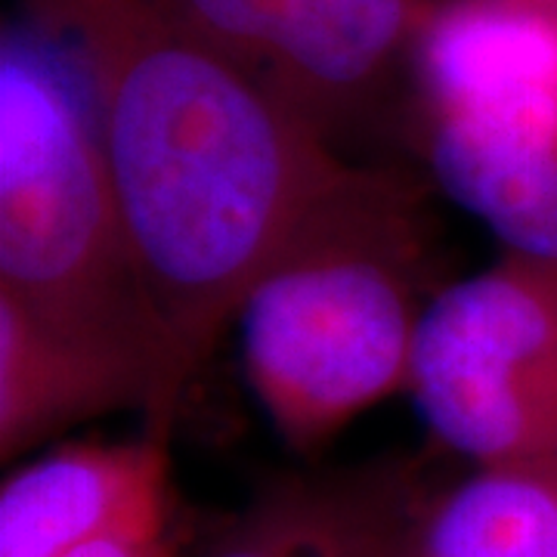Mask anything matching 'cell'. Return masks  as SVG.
Returning <instances> with one entry per match:
<instances>
[{"label": "cell", "mask_w": 557, "mask_h": 557, "mask_svg": "<svg viewBox=\"0 0 557 557\" xmlns=\"http://www.w3.org/2000/svg\"><path fill=\"white\" fill-rule=\"evenodd\" d=\"M65 557H183V552L168 527H149V530L100 539Z\"/></svg>", "instance_id": "obj_12"}, {"label": "cell", "mask_w": 557, "mask_h": 557, "mask_svg": "<svg viewBox=\"0 0 557 557\" xmlns=\"http://www.w3.org/2000/svg\"><path fill=\"white\" fill-rule=\"evenodd\" d=\"M421 220L406 180L359 168L245 292V375L288 449L319 453L354 418L406 394L428 307Z\"/></svg>", "instance_id": "obj_2"}, {"label": "cell", "mask_w": 557, "mask_h": 557, "mask_svg": "<svg viewBox=\"0 0 557 557\" xmlns=\"http://www.w3.org/2000/svg\"><path fill=\"white\" fill-rule=\"evenodd\" d=\"M412 515L387 490L285 483L242 511L199 557H394Z\"/></svg>", "instance_id": "obj_9"}, {"label": "cell", "mask_w": 557, "mask_h": 557, "mask_svg": "<svg viewBox=\"0 0 557 557\" xmlns=\"http://www.w3.org/2000/svg\"><path fill=\"white\" fill-rule=\"evenodd\" d=\"M428 557H557V456L478 465L416 511Z\"/></svg>", "instance_id": "obj_10"}, {"label": "cell", "mask_w": 557, "mask_h": 557, "mask_svg": "<svg viewBox=\"0 0 557 557\" xmlns=\"http://www.w3.org/2000/svg\"><path fill=\"white\" fill-rule=\"evenodd\" d=\"M394 557H428L421 548H418V542H416V515H412V523H409V530H406V536H403V542H399L397 555Z\"/></svg>", "instance_id": "obj_13"}, {"label": "cell", "mask_w": 557, "mask_h": 557, "mask_svg": "<svg viewBox=\"0 0 557 557\" xmlns=\"http://www.w3.org/2000/svg\"><path fill=\"white\" fill-rule=\"evenodd\" d=\"M276 22L278 94L335 139L372 115L440 0H267Z\"/></svg>", "instance_id": "obj_8"}, {"label": "cell", "mask_w": 557, "mask_h": 557, "mask_svg": "<svg viewBox=\"0 0 557 557\" xmlns=\"http://www.w3.org/2000/svg\"><path fill=\"white\" fill-rule=\"evenodd\" d=\"M25 32L0 47V298L81 338L152 359L180 403L189 375L146 282L87 100Z\"/></svg>", "instance_id": "obj_3"}, {"label": "cell", "mask_w": 557, "mask_h": 557, "mask_svg": "<svg viewBox=\"0 0 557 557\" xmlns=\"http://www.w3.org/2000/svg\"><path fill=\"white\" fill-rule=\"evenodd\" d=\"M421 134L505 156H557V10L440 0L412 57Z\"/></svg>", "instance_id": "obj_5"}, {"label": "cell", "mask_w": 557, "mask_h": 557, "mask_svg": "<svg viewBox=\"0 0 557 557\" xmlns=\"http://www.w3.org/2000/svg\"><path fill=\"white\" fill-rule=\"evenodd\" d=\"M539 3H545V7H552V10H557V0H539Z\"/></svg>", "instance_id": "obj_14"}, {"label": "cell", "mask_w": 557, "mask_h": 557, "mask_svg": "<svg viewBox=\"0 0 557 557\" xmlns=\"http://www.w3.org/2000/svg\"><path fill=\"white\" fill-rule=\"evenodd\" d=\"M171 523L168 440L69 443L0 490V557H65L100 539Z\"/></svg>", "instance_id": "obj_7"}, {"label": "cell", "mask_w": 557, "mask_h": 557, "mask_svg": "<svg viewBox=\"0 0 557 557\" xmlns=\"http://www.w3.org/2000/svg\"><path fill=\"white\" fill-rule=\"evenodd\" d=\"M139 409L168 440L177 399L152 359L53 329L0 298V458L22 456L81 421Z\"/></svg>", "instance_id": "obj_6"}, {"label": "cell", "mask_w": 557, "mask_h": 557, "mask_svg": "<svg viewBox=\"0 0 557 557\" xmlns=\"http://www.w3.org/2000/svg\"><path fill=\"white\" fill-rule=\"evenodd\" d=\"M406 394L478 465L557 456V263L505 251L428 300Z\"/></svg>", "instance_id": "obj_4"}, {"label": "cell", "mask_w": 557, "mask_h": 557, "mask_svg": "<svg viewBox=\"0 0 557 557\" xmlns=\"http://www.w3.org/2000/svg\"><path fill=\"white\" fill-rule=\"evenodd\" d=\"M75 75L152 298L193 372L245 292L359 164L171 0H20Z\"/></svg>", "instance_id": "obj_1"}, {"label": "cell", "mask_w": 557, "mask_h": 557, "mask_svg": "<svg viewBox=\"0 0 557 557\" xmlns=\"http://www.w3.org/2000/svg\"><path fill=\"white\" fill-rule=\"evenodd\" d=\"M440 189L486 223L508 251L557 263V156H505L421 137Z\"/></svg>", "instance_id": "obj_11"}]
</instances>
